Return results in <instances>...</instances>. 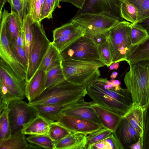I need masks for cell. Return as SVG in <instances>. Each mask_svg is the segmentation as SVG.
<instances>
[{
    "label": "cell",
    "instance_id": "ba28073f",
    "mask_svg": "<svg viewBox=\"0 0 149 149\" xmlns=\"http://www.w3.org/2000/svg\"><path fill=\"white\" fill-rule=\"evenodd\" d=\"M8 108L11 135L22 131L38 114L32 106L21 100L11 102Z\"/></svg>",
    "mask_w": 149,
    "mask_h": 149
},
{
    "label": "cell",
    "instance_id": "ab89813d",
    "mask_svg": "<svg viewBox=\"0 0 149 149\" xmlns=\"http://www.w3.org/2000/svg\"><path fill=\"white\" fill-rule=\"evenodd\" d=\"M10 43L17 59L26 72L29 63L25 49L19 46L15 41H10Z\"/></svg>",
    "mask_w": 149,
    "mask_h": 149
},
{
    "label": "cell",
    "instance_id": "4316f807",
    "mask_svg": "<svg viewBox=\"0 0 149 149\" xmlns=\"http://www.w3.org/2000/svg\"><path fill=\"white\" fill-rule=\"evenodd\" d=\"M120 14L122 17L132 24L138 21L139 10L133 4L126 0L121 1L119 4Z\"/></svg>",
    "mask_w": 149,
    "mask_h": 149
},
{
    "label": "cell",
    "instance_id": "7a4b0ae2",
    "mask_svg": "<svg viewBox=\"0 0 149 149\" xmlns=\"http://www.w3.org/2000/svg\"><path fill=\"white\" fill-rule=\"evenodd\" d=\"M119 21L118 18L103 11L76 14L70 22L83 28L86 31L85 35L98 44L107 40L110 30Z\"/></svg>",
    "mask_w": 149,
    "mask_h": 149
},
{
    "label": "cell",
    "instance_id": "60d3db41",
    "mask_svg": "<svg viewBox=\"0 0 149 149\" xmlns=\"http://www.w3.org/2000/svg\"><path fill=\"white\" fill-rule=\"evenodd\" d=\"M134 5L139 10L138 21L149 16V0H126Z\"/></svg>",
    "mask_w": 149,
    "mask_h": 149
},
{
    "label": "cell",
    "instance_id": "8d00e7d4",
    "mask_svg": "<svg viewBox=\"0 0 149 149\" xmlns=\"http://www.w3.org/2000/svg\"><path fill=\"white\" fill-rule=\"evenodd\" d=\"M113 132L104 127L87 135V149H91L95 143L100 142L109 136Z\"/></svg>",
    "mask_w": 149,
    "mask_h": 149
},
{
    "label": "cell",
    "instance_id": "ac0fdd59",
    "mask_svg": "<svg viewBox=\"0 0 149 149\" xmlns=\"http://www.w3.org/2000/svg\"><path fill=\"white\" fill-rule=\"evenodd\" d=\"M145 110L146 109L141 106L133 104L123 116L129 122L140 136L142 149Z\"/></svg>",
    "mask_w": 149,
    "mask_h": 149
},
{
    "label": "cell",
    "instance_id": "d4e9b609",
    "mask_svg": "<svg viewBox=\"0 0 149 149\" xmlns=\"http://www.w3.org/2000/svg\"><path fill=\"white\" fill-rule=\"evenodd\" d=\"M6 25L9 41H15L19 33L23 30V25L16 12H11L10 13L6 20Z\"/></svg>",
    "mask_w": 149,
    "mask_h": 149
},
{
    "label": "cell",
    "instance_id": "cb8c5ba5",
    "mask_svg": "<svg viewBox=\"0 0 149 149\" xmlns=\"http://www.w3.org/2000/svg\"><path fill=\"white\" fill-rule=\"evenodd\" d=\"M25 134L22 131L11 135L7 139L0 141V149H29Z\"/></svg>",
    "mask_w": 149,
    "mask_h": 149
},
{
    "label": "cell",
    "instance_id": "d6a6232c",
    "mask_svg": "<svg viewBox=\"0 0 149 149\" xmlns=\"http://www.w3.org/2000/svg\"><path fill=\"white\" fill-rule=\"evenodd\" d=\"M8 112V108L0 112V141L7 139L11 136Z\"/></svg>",
    "mask_w": 149,
    "mask_h": 149
},
{
    "label": "cell",
    "instance_id": "e575fe53",
    "mask_svg": "<svg viewBox=\"0 0 149 149\" xmlns=\"http://www.w3.org/2000/svg\"><path fill=\"white\" fill-rule=\"evenodd\" d=\"M100 61L107 67L113 63L111 48L108 38L104 42L97 44Z\"/></svg>",
    "mask_w": 149,
    "mask_h": 149
},
{
    "label": "cell",
    "instance_id": "f35d334b",
    "mask_svg": "<svg viewBox=\"0 0 149 149\" xmlns=\"http://www.w3.org/2000/svg\"><path fill=\"white\" fill-rule=\"evenodd\" d=\"M131 26L130 36L132 46L140 43L149 37L146 31L141 27L132 23Z\"/></svg>",
    "mask_w": 149,
    "mask_h": 149
},
{
    "label": "cell",
    "instance_id": "d590c367",
    "mask_svg": "<svg viewBox=\"0 0 149 149\" xmlns=\"http://www.w3.org/2000/svg\"><path fill=\"white\" fill-rule=\"evenodd\" d=\"M82 28V27L76 24L70 22L53 31V40L71 34Z\"/></svg>",
    "mask_w": 149,
    "mask_h": 149
},
{
    "label": "cell",
    "instance_id": "30bf717a",
    "mask_svg": "<svg viewBox=\"0 0 149 149\" xmlns=\"http://www.w3.org/2000/svg\"><path fill=\"white\" fill-rule=\"evenodd\" d=\"M0 82L17 99L22 100L26 97V81L17 76L1 58Z\"/></svg>",
    "mask_w": 149,
    "mask_h": 149
},
{
    "label": "cell",
    "instance_id": "1f68e13d",
    "mask_svg": "<svg viewBox=\"0 0 149 149\" xmlns=\"http://www.w3.org/2000/svg\"><path fill=\"white\" fill-rule=\"evenodd\" d=\"M27 142L42 148L54 149L55 141L48 134L30 135L26 138Z\"/></svg>",
    "mask_w": 149,
    "mask_h": 149
},
{
    "label": "cell",
    "instance_id": "5b68a950",
    "mask_svg": "<svg viewBox=\"0 0 149 149\" xmlns=\"http://www.w3.org/2000/svg\"><path fill=\"white\" fill-rule=\"evenodd\" d=\"M131 23L124 20L119 21L109 31L107 38L112 54V62L125 61L133 47L130 33Z\"/></svg>",
    "mask_w": 149,
    "mask_h": 149
},
{
    "label": "cell",
    "instance_id": "4fadbf2b",
    "mask_svg": "<svg viewBox=\"0 0 149 149\" xmlns=\"http://www.w3.org/2000/svg\"><path fill=\"white\" fill-rule=\"evenodd\" d=\"M61 113L90 120L102 125L97 114L91 106L90 102H86L84 98L69 104Z\"/></svg>",
    "mask_w": 149,
    "mask_h": 149
},
{
    "label": "cell",
    "instance_id": "484cf974",
    "mask_svg": "<svg viewBox=\"0 0 149 149\" xmlns=\"http://www.w3.org/2000/svg\"><path fill=\"white\" fill-rule=\"evenodd\" d=\"M33 22L29 14L24 17L23 20V30L25 39V50L28 63L33 42Z\"/></svg>",
    "mask_w": 149,
    "mask_h": 149
},
{
    "label": "cell",
    "instance_id": "e0dca14e",
    "mask_svg": "<svg viewBox=\"0 0 149 149\" xmlns=\"http://www.w3.org/2000/svg\"><path fill=\"white\" fill-rule=\"evenodd\" d=\"M90 105L97 114L103 127L114 132L119 124L122 116L92 101Z\"/></svg>",
    "mask_w": 149,
    "mask_h": 149
},
{
    "label": "cell",
    "instance_id": "9c48e42d",
    "mask_svg": "<svg viewBox=\"0 0 149 149\" xmlns=\"http://www.w3.org/2000/svg\"><path fill=\"white\" fill-rule=\"evenodd\" d=\"M9 13L4 9L0 17V57L17 76L26 80V71L17 59L11 47L8 37L6 22Z\"/></svg>",
    "mask_w": 149,
    "mask_h": 149
},
{
    "label": "cell",
    "instance_id": "603a6c76",
    "mask_svg": "<svg viewBox=\"0 0 149 149\" xmlns=\"http://www.w3.org/2000/svg\"><path fill=\"white\" fill-rule=\"evenodd\" d=\"M69 104L61 105L41 104L32 106L36 110L38 114L50 121H56L62 111Z\"/></svg>",
    "mask_w": 149,
    "mask_h": 149
},
{
    "label": "cell",
    "instance_id": "c3c4849f",
    "mask_svg": "<svg viewBox=\"0 0 149 149\" xmlns=\"http://www.w3.org/2000/svg\"><path fill=\"white\" fill-rule=\"evenodd\" d=\"M110 81L116 90L118 91L121 88L120 86V82L119 80L113 79Z\"/></svg>",
    "mask_w": 149,
    "mask_h": 149
},
{
    "label": "cell",
    "instance_id": "f1b7e54d",
    "mask_svg": "<svg viewBox=\"0 0 149 149\" xmlns=\"http://www.w3.org/2000/svg\"><path fill=\"white\" fill-rule=\"evenodd\" d=\"M61 65L46 72V88L57 84L65 80Z\"/></svg>",
    "mask_w": 149,
    "mask_h": 149
},
{
    "label": "cell",
    "instance_id": "3957f363",
    "mask_svg": "<svg viewBox=\"0 0 149 149\" xmlns=\"http://www.w3.org/2000/svg\"><path fill=\"white\" fill-rule=\"evenodd\" d=\"M87 94L85 86L75 84L65 79L46 88L38 97L28 103L31 105H67L78 101Z\"/></svg>",
    "mask_w": 149,
    "mask_h": 149
},
{
    "label": "cell",
    "instance_id": "7402d4cb",
    "mask_svg": "<svg viewBox=\"0 0 149 149\" xmlns=\"http://www.w3.org/2000/svg\"><path fill=\"white\" fill-rule=\"evenodd\" d=\"M60 53L51 42L38 69L46 72L52 68L61 65Z\"/></svg>",
    "mask_w": 149,
    "mask_h": 149
},
{
    "label": "cell",
    "instance_id": "83f0119b",
    "mask_svg": "<svg viewBox=\"0 0 149 149\" xmlns=\"http://www.w3.org/2000/svg\"><path fill=\"white\" fill-rule=\"evenodd\" d=\"M86 31L83 28L71 34L53 40V45L61 53L81 36L85 35Z\"/></svg>",
    "mask_w": 149,
    "mask_h": 149
},
{
    "label": "cell",
    "instance_id": "681fc988",
    "mask_svg": "<svg viewBox=\"0 0 149 149\" xmlns=\"http://www.w3.org/2000/svg\"><path fill=\"white\" fill-rule=\"evenodd\" d=\"M8 0H0V17L1 16L2 13V9L6 2Z\"/></svg>",
    "mask_w": 149,
    "mask_h": 149
},
{
    "label": "cell",
    "instance_id": "7bdbcfd3",
    "mask_svg": "<svg viewBox=\"0 0 149 149\" xmlns=\"http://www.w3.org/2000/svg\"><path fill=\"white\" fill-rule=\"evenodd\" d=\"M142 149H149V106L145 111Z\"/></svg>",
    "mask_w": 149,
    "mask_h": 149
},
{
    "label": "cell",
    "instance_id": "5bb4252c",
    "mask_svg": "<svg viewBox=\"0 0 149 149\" xmlns=\"http://www.w3.org/2000/svg\"><path fill=\"white\" fill-rule=\"evenodd\" d=\"M106 11L120 21L124 20L120 13L119 6L116 0H85L84 6L76 14L84 13H98Z\"/></svg>",
    "mask_w": 149,
    "mask_h": 149
},
{
    "label": "cell",
    "instance_id": "b9f144b4",
    "mask_svg": "<svg viewBox=\"0 0 149 149\" xmlns=\"http://www.w3.org/2000/svg\"><path fill=\"white\" fill-rule=\"evenodd\" d=\"M44 0H29V14L34 22L41 24L40 15L42 6Z\"/></svg>",
    "mask_w": 149,
    "mask_h": 149
},
{
    "label": "cell",
    "instance_id": "836d02e7",
    "mask_svg": "<svg viewBox=\"0 0 149 149\" xmlns=\"http://www.w3.org/2000/svg\"><path fill=\"white\" fill-rule=\"evenodd\" d=\"M95 149H124L113 132L104 139L94 146Z\"/></svg>",
    "mask_w": 149,
    "mask_h": 149
},
{
    "label": "cell",
    "instance_id": "2e32d148",
    "mask_svg": "<svg viewBox=\"0 0 149 149\" xmlns=\"http://www.w3.org/2000/svg\"><path fill=\"white\" fill-rule=\"evenodd\" d=\"M46 72L38 69L28 82L26 88V97L29 102L38 97L46 89Z\"/></svg>",
    "mask_w": 149,
    "mask_h": 149
},
{
    "label": "cell",
    "instance_id": "7dc6e473",
    "mask_svg": "<svg viewBox=\"0 0 149 149\" xmlns=\"http://www.w3.org/2000/svg\"><path fill=\"white\" fill-rule=\"evenodd\" d=\"M128 148L131 149H142L141 138H140L137 142L129 146Z\"/></svg>",
    "mask_w": 149,
    "mask_h": 149
},
{
    "label": "cell",
    "instance_id": "6da1fadb",
    "mask_svg": "<svg viewBox=\"0 0 149 149\" xmlns=\"http://www.w3.org/2000/svg\"><path fill=\"white\" fill-rule=\"evenodd\" d=\"M128 63L130 69L124 79L126 88L133 104L146 109L149 106V60Z\"/></svg>",
    "mask_w": 149,
    "mask_h": 149
},
{
    "label": "cell",
    "instance_id": "f907efd6",
    "mask_svg": "<svg viewBox=\"0 0 149 149\" xmlns=\"http://www.w3.org/2000/svg\"><path fill=\"white\" fill-rule=\"evenodd\" d=\"M118 75V73L117 72H113L112 73L110 77L112 79H115L116 77Z\"/></svg>",
    "mask_w": 149,
    "mask_h": 149
},
{
    "label": "cell",
    "instance_id": "277c9868",
    "mask_svg": "<svg viewBox=\"0 0 149 149\" xmlns=\"http://www.w3.org/2000/svg\"><path fill=\"white\" fill-rule=\"evenodd\" d=\"M105 64L100 60L85 61L72 59L62 60L61 66L65 79L75 84L86 87L99 77V68Z\"/></svg>",
    "mask_w": 149,
    "mask_h": 149
},
{
    "label": "cell",
    "instance_id": "d6986e66",
    "mask_svg": "<svg viewBox=\"0 0 149 149\" xmlns=\"http://www.w3.org/2000/svg\"><path fill=\"white\" fill-rule=\"evenodd\" d=\"M87 135L72 132L55 142L54 149H87Z\"/></svg>",
    "mask_w": 149,
    "mask_h": 149
},
{
    "label": "cell",
    "instance_id": "f5cc1de1",
    "mask_svg": "<svg viewBox=\"0 0 149 149\" xmlns=\"http://www.w3.org/2000/svg\"><path fill=\"white\" fill-rule=\"evenodd\" d=\"M109 70H113L114 69V67H113V65L112 64H111L110 65V66H109Z\"/></svg>",
    "mask_w": 149,
    "mask_h": 149
},
{
    "label": "cell",
    "instance_id": "f6af8a7d",
    "mask_svg": "<svg viewBox=\"0 0 149 149\" xmlns=\"http://www.w3.org/2000/svg\"><path fill=\"white\" fill-rule=\"evenodd\" d=\"M15 41L19 46L25 49V39L23 30L19 33Z\"/></svg>",
    "mask_w": 149,
    "mask_h": 149
},
{
    "label": "cell",
    "instance_id": "4dcf8cb0",
    "mask_svg": "<svg viewBox=\"0 0 149 149\" xmlns=\"http://www.w3.org/2000/svg\"><path fill=\"white\" fill-rule=\"evenodd\" d=\"M29 0H8L11 12H15L18 15L20 20L23 23L24 19L29 14Z\"/></svg>",
    "mask_w": 149,
    "mask_h": 149
},
{
    "label": "cell",
    "instance_id": "ffe728a7",
    "mask_svg": "<svg viewBox=\"0 0 149 149\" xmlns=\"http://www.w3.org/2000/svg\"><path fill=\"white\" fill-rule=\"evenodd\" d=\"M50 122L38 114L22 132L25 135L48 134Z\"/></svg>",
    "mask_w": 149,
    "mask_h": 149
},
{
    "label": "cell",
    "instance_id": "8992f818",
    "mask_svg": "<svg viewBox=\"0 0 149 149\" xmlns=\"http://www.w3.org/2000/svg\"><path fill=\"white\" fill-rule=\"evenodd\" d=\"M33 42L26 71V81L28 82L38 69L51 43L47 37L42 24L33 22Z\"/></svg>",
    "mask_w": 149,
    "mask_h": 149
},
{
    "label": "cell",
    "instance_id": "bcb514c9",
    "mask_svg": "<svg viewBox=\"0 0 149 149\" xmlns=\"http://www.w3.org/2000/svg\"><path fill=\"white\" fill-rule=\"evenodd\" d=\"M85 0H61V1L70 3L79 9L83 8Z\"/></svg>",
    "mask_w": 149,
    "mask_h": 149
},
{
    "label": "cell",
    "instance_id": "816d5d0a",
    "mask_svg": "<svg viewBox=\"0 0 149 149\" xmlns=\"http://www.w3.org/2000/svg\"><path fill=\"white\" fill-rule=\"evenodd\" d=\"M119 62H114L112 63L114 67V69L117 70L119 66Z\"/></svg>",
    "mask_w": 149,
    "mask_h": 149
},
{
    "label": "cell",
    "instance_id": "ee69618b",
    "mask_svg": "<svg viewBox=\"0 0 149 149\" xmlns=\"http://www.w3.org/2000/svg\"><path fill=\"white\" fill-rule=\"evenodd\" d=\"M138 26L144 29L149 36V16L138 21L132 24Z\"/></svg>",
    "mask_w": 149,
    "mask_h": 149
},
{
    "label": "cell",
    "instance_id": "74e56055",
    "mask_svg": "<svg viewBox=\"0 0 149 149\" xmlns=\"http://www.w3.org/2000/svg\"><path fill=\"white\" fill-rule=\"evenodd\" d=\"M61 0H44L42 6L40 15L41 22L44 19L52 18V13L55 9L58 7Z\"/></svg>",
    "mask_w": 149,
    "mask_h": 149
},
{
    "label": "cell",
    "instance_id": "8fae6325",
    "mask_svg": "<svg viewBox=\"0 0 149 149\" xmlns=\"http://www.w3.org/2000/svg\"><path fill=\"white\" fill-rule=\"evenodd\" d=\"M87 95L93 101L102 107L121 116L122 117L130 108V107L112 98L100 91L90 83L86 87Z\"/></svg>",
    "mask_w": 149,
    "mask_h": 149
},
{
    "label": "cell",
    "instance_id": "52a82bcc",
    "mask_svg": "<svg viewBox=\"0 0 149 149\" xmlns=\"http://www.w3.org/2000/svg\"><path fill=\"white\" fill-rule=\"evenodd\" d=\"M60 53L62 60H100L97 44L91 38L85 35L80 37Z\"/></svg>",
    "mask_w": 149,
    "mask_h": 149
},
{
    "label": "cell",
    "instance_id": "7c38bea8",
    "mask_svg": "<svg viewBox=\"0 0 149 149\" xmlns=\"http://www.w3.org/2000/svg\"><path fill=\"white\" fill-rule=\"evenodd\" d=\"M56 121L72 133L88 134L103 127L93 122L61 113Z\"/></svg>",
    "mask_w": 149,
    "mask_h": 149
},
{
    "label": "cell",
    "instance_id": "9a60e30c",
    "mask_svg": "<svg viewBox=\"0 0 149 149\" xmlns=\"http://www.w3.org/2000/svg\"><path fill=\"white\" fill-rule=\"evenodd\" d=\"M113 132L124 149L128 148L141 138L136 130L123 117Z\"/></svg>",
    "mask_w": 149,
    "mask_h": 149
},
{
    "label": "cell",
    "instance_id": "db71d44e",
    "mask_svg": "<svg viewBox=\"0 0 149 149\" xmlns=\"http://www.w3.org/2000/svg\"><path fill=\"white\" fill-rule=\"evenodd\" d=\"M122 0H121L120 1H122Z\"/></svg>",
    "mask_w": 149,
    "mask_h": 149
},
{
    "label": "cell",
    "instance_id": "44dd1931",
    "mask_svg": "<svg viewBox=\"0 0 149 149\" xmlns=\"http://www.w3.org/2000/svg\"><path fill=\"white\" fill-rule=\"evenodd\" d=\"M149 60V36L140 43L133 46L127 56L125 61L135 63Z\"/></svg>",
    "mask_w": 149,
    "mask_h": 149
},
{
    "label": "cell",
    "instance_id": "f546056e",
    "mask_svg": "<svg viewBox=\"0 0 149 149\" xmlns=\"http://www.w3.org/2000/svg\"><path fill=\"white\" fill-rule=\"evenodd\" d=\"M72 133L57 121H51L48 134L54 141H58Z\"/></svg>",
    "mask_w": 149,
    "mask_h": 149
}]
</instances>
